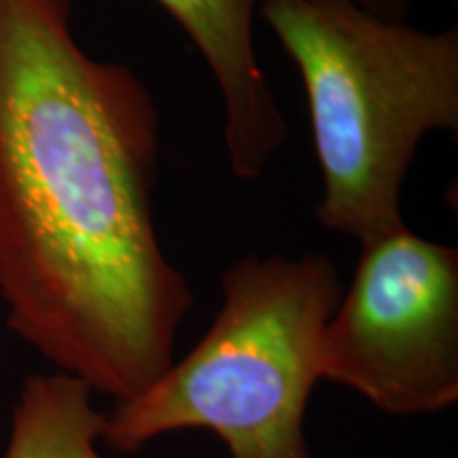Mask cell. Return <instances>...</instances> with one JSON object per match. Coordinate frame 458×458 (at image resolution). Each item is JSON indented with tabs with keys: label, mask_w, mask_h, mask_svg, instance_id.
<instances>
[{
	"label": "cell",
	"mask_w": 458,
	"mask_h": 458,
	"mask_svg": "<svg viewBox=\"0 0 458 458\" xmlns=\"http://www.w3.org/2000/svg\"><path fill=\"white\" fill-rule=\"evenodd\" d=\"M71 15L72 0H0V300L55 371L122 403L174 363L196 297L153 213L156 100Z\"/></svg>",
	"instance_id": "1"
},
{
	"label": "cell",
	"mask_w": 458,
	"mask_h": 458,
	"mask_svg": "<svg viewBox=\"0 0 458 458\" xmlns=\"http://www.w3.org/2000/svg\"><path fill=\"white\" fill-rule=\"evenodd\" d=\"M300 71L323 179L314 216L359 244L408 227L405 176L433 131H458V30H422L351 0H261Z\"/></svg>",
	"instance_id": "2"
},
{
	"label": "cell",
	"mask_w": 458,
	"mask_h": 458,
	"mask_svg": "<svg viewBox=\"0 0 458 458\" xmlns=\"http://www.w3.org/2000/svg\"><path fill=\"white\" fill-rule=\"evenodd\" d=\"M342 291L337 266L323 253L232 263L202 340L145 393L106 411L102 444L130 454L162 435L204 428L229 458H314L306 410Z\"/></svg>",
	"instance_id": "3"
},
{
	"label": "cell",
	"mask_w": 458,
	"mask_h": 458,
	"mask_svg": "<svg viewBox=\"0 0 458 458\" xmlns=\"http://www.w3.org/2000/svg\"><path fill=\"white\" fill-rule=\"evenodd\" d=\"M320 380L411 418L458 401V249L410 227L360 244L320 342Z\"/></svg>",
	"instance_id": "4"
},
{
	"label": "cell",
	"mask_w": 458,
	"mask_h": 458,
	"mask_svg": "<svg viewBox=\"0 0 458 458\" xmlns=\"http://www.w3.org/2000/svg\"><path fill=\"white\" fill-rule=\"evenodd\" d=\"M182 28L213 74L223 102L227 162L257 181L284 147L289 125L255 54L261 0H153Z\"/></svg>",
	"instance_id": "5"
},
{
	"label": "cell",
	"mask_w": 458,
	"mask_h": 458,
	"mask_svg": "<svg viewBox=\"0 0 458 458\" xmlns=\"http://www.w3.org/2000/svg\"><path fill=\"white\" fill-rule=\"evenodd\" d=\"M105 422L83 380L64 371L30 376L13 405L3 458H106Z\"/></svg>",
	"instance_id": "6"
},
{
	"label": "cell",
	"mask_w": 458,
	"mask_h": 458,
	"mask_svg": "<svg viewBox=\"0 0 458 458\" xmlns=\"http://www.w3.org/2000/svg\"><path fill=\"white\" fill-rule=\"evenodd\" d=\"M351 3L385 20H408V15L422 0H351Z\"/></svg>",
	"instance_id": "7"
}]
</instances>
